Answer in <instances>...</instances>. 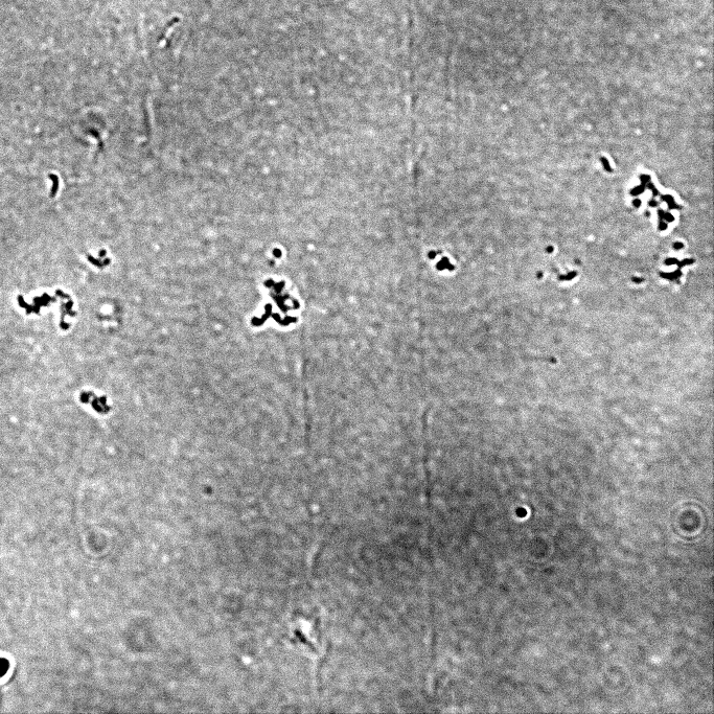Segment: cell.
<instances>
[{
    "mask_svg": "<svg viewBox=\"0 0 714 714\" xmlns=\"http://www.w3.org/2000/svg\"><path fill=\"white\" fill-rule=\"evenodd\" d=\"M51 179L54 181V188L52 190L51 196L54 197L58 190V178L55 175H50Z\"/></svg>",
    "mask_w": 714,
    "mask_h": 714,
    "instance_id": "obj_1",
    "label": "cell"
}]
</instances>
